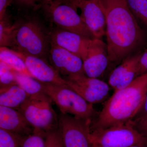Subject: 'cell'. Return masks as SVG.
<instances>
[{
  "mask_svg": "<svg viewBox=\"0 0 147 147\" xmlns=\"http://www.w3.org/2000/svg\"><path fill=\"white\" fill-rule=\"evenodd\" d=\"M45 147H64L58 129L46 132Z\"/></svg>",
  "mask_w": 147,
  "mask_h": 147,
  "instance_id": "d4e9b609",
  "label": "cell"
},
{
  "mask_svg": "<svg viewBox=\"0 0 147 147\" xmlns=\"http://www.w3.org/2000/svg\"><path fill=\"white\" fill-rule=\"evenodd\" d=\"M45 134L34 130L32 134L22 137L21 147H45Z\"/></svg>",
  "mask_w": 147,
  "mask_h": 147,
  "instance_id": "7402d4cb",
  "label": "cell"
},
{
  "mask_svg": "<svg viewBox=\"0 0 147 147\" xmlns=\"http://www.w3.org/2000/svg\"><path fill=\"white\" fill-rule=\"evenodd\" d=\"M14 24L11 23L10 18L7 13L0 20V46L9 47Z\"/></svg>",
  "mask_w": 147,
  "mask_h": 147,
  "instance_id": "44dd1931",
  "label": "cell"
},
{
  "mask_svg": "<svg viewBox=\"0 0 147 147\" xmlns=\"http://www.w3.org/2000/svg\"><path fill=\"white\" fill-rule=\"evenodd\" d=\"M42 83L44 92L62 114L91 120L98 114L93 104L87 102L67 84Z\"/></svg>",
  "mask_w": 147,
  "mask_h": 147,
  "instance_id": "277c9868",
  "label": "cell"
},
{
  "mask_svg": "<svg viewBox=\"0 0 147 147\" xmlns=\"http://www.w3.org/2000/svg\"><path fill=\"white\" fill-rule=\"evenodd\" d=\"M92 147H93V146H92Z\"/></svg>",
  "mask_w": 147,
  "mask_h": 147,
  "instance_id": "d6a6232c",
  "label": "cell"
},
{
  "mask_svg": "<svg viewBox=\"0 0 147 147\" xmlns=\"http://www.w3.org/2000/svg\"><path fill=\"white\" fill-rule=\"evenodd\" d=\"M91 119L61 113L58 129L64 147H92Z\"/></svg>",
  "mask_w": 147,
  "mask_h": 147,
  "instance_id": "ba28073f",
  "label": "cell"
},
{
  "mask_svg": "<svg viewBox=\"0 0 147 147\" xmlns=\"http://www.w3.org/2000/svg\"><path fill=\"white\" fill-rule=\"evenodd\" d=\"M146 116H147V93L145 97L144 101L142 107L133 119L138 118L141 117H146Z\"/></svg>",
  "mask_w": 147,
  "mask_h": 147,
  "instance_id": "f546056e",
  "label": "cell"
},
{
  "mask_svg": "<svg viewBox=\"0 0 147 147\" xmlns=\"http://www.w3.org/2000/svg\"><path fill=\"white\" fill-rule=\"evenodd\" d=\"M13 24L8 48L47 61L51 47L50 32L35 18L19 19Z\"/></svg>",
  "mask_w": 147,
  "mask_h": 147,
  "instance_id": "3957f363",
  "label": "cell"
},
{
  "mask_svg": "<svg viewBox=\"0 0 147 147\" xmlns=\"http://www.w3.org/2000/svg\"><path fill=\"white\" fill-rule=\"evenodd\" d=\"M128 147H147V144H138L132 145Z\"/></svg>",
  "mask_w": 147,
  "mask_h": 147,
  "instance_id": "4dcf8cb0",
  "label": "cell"
},
{
  "mask_svg": "<svg viewBox=\"0 0 147 147\" xmlns=\"http://www.w3.org/2000/svg\"><path fill=\"white\" fill-rule=\"evenodd\" d=\"M13 51L24 61L28 70L35 79L43 83L66 84L65 79L48 61L34 56Z\"/></svg>",
  "mask_w": 147,
  "mask_h": 147,
  "instance_id": "9a60e30c",
  "label": "cell"
},
{
  "mask_svg": "<svg viewBox=\"0 0 147 147\" xmlns=\"http://www.w3.org/2000/svg\"><path fill=\"white\" fill-rule=\"evenodd\" d=\"M94 147H128L147 144V138L139 133L128 123L105 128L91 130Z\"/></svg>",
  "mask_w": 147,
  "mask_h": 147,
  "instance_id": "52a82bcc",
  "label": "cell"
},
{
  "mask_svg": "<svg viewBox=\"0 0 147 147\" xmlns=\"http://www.w3.org/2000/svg\"><path fill=\"white\" fill-rule=\"evenodd\" d=\"M45 16L57 28L95 39L70 0H51L39 5Z\"/></svg>",
  "mask_w": 147,
  "mask_h": 147,
  "instance_id": "5b68a950",
  "label": "cell"
},
{
  "mask_svg": "<svg viewBox=\"0 0 147 147\" xmlns=\"http://www.w3.org/2000/svg\"><path fill=\"white\" fill-rule=\"evenodd\" d=\"M64 79L69 88L93 105L108 99L110 86L101 79L88 77L85 74H74Z\"/></svg>",
  "mask_w": 147,
  "mask_h": 147,
  "instance_id": "9c48e42d",
  "label": "cell"
},
{
  "mask_svg": "<svg viewBox=\"0 0 147 147\" xmlns=\"http://www.w3.org/2000/svg\"><path fill=\"white\" fill-rule=\"evenodd\" d=\"M45 93L30 96L18 109L36 131L46 133L58 129V115Z\"/></svg>",
  "mask_w": 147,
  "mask_h": 147,
  "instance_id": "8992f818",
  "label": "cell"
},
{
  "mask_svg": "<svg viewBox=\"0 0 147 147\" xmlns=\"http://www.w3.org/2000/svg\"><path fill=\"white\" fill-rule=\"evenodd\" d=\"M50 36L51 44L75 54L81 58L82 61L92 39L57 28L53 29L50 32Z\"/></svg>",
  "mask_w": 147,
  "mask_h": 147,
  "instance_id": "4fadbf2b",
  "label": "cell"
},
{
  "mask_svg": "<svg viewBox=\"0 0 147 147\" xmlns=\"http://www.w3.org/2000/svg\"><path fill=\"white\" fill-rule=\"evenodd\" d=\"M132 14L139 23L147 29V0H126Z\"/></svg>",
  "mask_w": 147,
  "mask_h": 147,
  "instance_id": "ffe728a7",
  "label": "cell"
},
{
  "mask_svg": "<svg viewBox=\"0 0 147 147\" xmlns=\"http://www.w3.org/2000/svg\"><path fill=\"white\" fill-rule=\"evenodd\" d=\"M0 61L15 71L33 77L28 70L24 61L13 50L8 47L0 48Z\"/></svg>",
  "mask_w": 147,
  "mask_h": 147,
  "instance_id": "ac0fdd59",
  "label": "cell"
},
{
  "mask_svg": "<svg viewBox=\"0 0 147 147\" xmlns=\"http://www.w3.org/2000/svg\"><path fill=\"white\" fill-rule=\"evenodd\" d=\"M13 1V0H0V20L5 16L7 13V9Z\"/></svg>",
  "mask_w": 147,
  "mask_h": 147,
  "instance_id": "83f0119b",
  "label": "cell"
},
{
  "mask_svg": "<svg viewBox=\"0 0 147 147\" xmlns=\"http://www.w3.org/2000/svg\"><path fill=\"white\" fill-rule=\"evenodd\" d=\"M17 84L13 69L0 61V88Z\"/></svg>",
  "mask_w": 147,
  "mask_h": 147,
  "instance_id": "603a6c76",
  "label": "cell"
},
{
  "mask_svg": "<svg viewBox=\"0 0 147 147\" xmlns=\"http://www.w3.org/2000/svg\"></svg>",
  "mask_w": 147,
  "mask_h": 147,
  "instance_id": "836d02e7",
  "label": "cell"
},
{
  "mask_svg": "<svg viewBox=\"0 0 147 147\" xmlns=\"http://www.w3.org/2000/svg\"><path fill=\"white\" fill-rule=\"evenodd\" d=\"M147 72V48L142 52L138 68V76Z\"/></svg>",
  "mask_w": 147,
  "mask_h": 147,
  "instance_id": "4316f807",
  "label": "cell"
},
{
  "mask_svg": "<svg viewBox=\"0 0 147 147\" xmlns=\"http://www.w3.org/2000/svg\"><path fill=\"white\" fill-rule=\"evenodd\" d=\"M51 1V0H42L41 2V3L40 4L44 3L47 2L49 1Z\"/></svg>",
  "mask_w": 147,
  "mask_h": 147,
  "instance_id": "1f68e13d",
  "label": "cell"
},
{
  "mask_svg": "<svg viewBox=\"0 0 147 147\" xmlns=\"http://www.w3.org/2000/svg\"><path fill=\"white\" fill-rule=\"evenodd\" d=\"M18 5L22 6L27 7H34L38 8V5L36 3L38 0H13Z\"/></svg>",
  "mask_w": 147,
  "mask_h": 147,
  "instance_id": "f1b7e54d",
  "label": "cell"
},
{
  "mask_svg": "<svg viewBox=\"0 0 147 147\" xmlns=\"http://www.w3.org/2000/svg\"><path fill=\"white\" fill-rule=\"evenodd\" d=\"M0 129L22 137L34 131V128L20 111L2 105H0Z\"/></svg>",
  "mask_w": 147,
  "mask_h": 147,
  "instance_id": "2e32d148",
  "label": "cell"
},
{
  "mask_svg": "<svg viewBox=\"0 0 147 147\" xmlns=\"http://www.w3.org/2000/svg\"><path fill=\"white\" fill-rule=\"evenodd\" d=\"M22 137L0 129V147H21Z\"/></svg>",
  "mask_w": 147,
  "mask_h": 147,
  "instance_id": "cb8c5ba5",
  "label": "cell"
},
{
  "mask_svg": "<svg viewBox=\"0 0 147 147\" xmlns=\"http://www.w3.org/2000/svg\"><path fill=\"white\" fill-rule=\"evenodd\" d=\"M48 60L61 76H64V78L74 74H85L82 59L59 46L51 44Z\"/></svg>",
  "mask_w": 147,
  "mask_h": 147,
  "instance_id": "7c38bea8",
  "label": "cell"
},
{
  "mask_svg": "<svg viewBox=\"0 0 147 147\" xmlns=\"http://www.w3.org/2000/svg\"><path fill=\"white\" fill-rule=\"evenodd\" d=\"M128 123L139 133L147 138V116L132 119Z\"/></svg>",
  "mask_w": 147,
  "mask_h": 147,
  "instance_id": "484cf974",
  "label": "cell"
},
{
  "mask_svg": "<svg viewBox=\"0 0 147 147\" xmlns=\"http://www.w3.org/2000/svg\"><path fill=\"white\" fill-rule=\"evenodd\" d=\"M83 62L86 76L100 79L109 67L107 44L100 39H92Z\"/></svg>",
  "mask_w": 147,
  "mask_h": 147,
  "instance_id": "8fae6325",
  "label": "cell"
},
{
  "mask_svg": "<svg viewBox=\"0 0 147 147\" xmlns=\"http://www.w3.org/2000/svg\"><path fill=\"white\" fill-rule=\"evenodd\" d=\"M142 52L129 56L111 71L108 84L114 91L127 87L138 77V65Z\"/></svg>",
  "mask_w": 147,
  "mask_h": 147,
  "instance_id": "5bb4252c",
  "label": "cell"
},
{
  "mask_svg": "<svg viewBox=\"0 0 147 147\" xmlns=\"http://www.w3.org/2000/svg\"><path fill=\"white\" fill-rule=\"evenodd\" d=\"M81 11L82 20L95 38L106 34V17L100 0H70Z\"/></svg>",
  "mask_w": 147,
  "mask_h": 147,
  "instance_id": "30bf717a",
  "label": "cell"
},
{
  "mask_svg": "<svg viewBox=\"0 0 147 147\" xmlns=\"http://www.w3.org/2000/svg\"><path fill=\"white\" fill-rule=\"evenodd\" d=\"M16 83L27 93L29 96L45 93L42 82L32 76L13 70Z\"/></svg>",
  "mask_w": 147,
  "mask_h": 147,
  "instance_id": "d6986e66",
  "label": "cell"
},
{
  "mask_svg": "<svg viewBox=\"0 0 147 147\" xmlns=\"http://www.w3.org/2000/svg\"><path fill=\"white\" fill-rule=\"evenodd\" d=\"M29 96L17 84L0 88V105L18 110Z\"/></svg>",
  "mask_w": 147,
  "mask_h": 147,
  "instance_id": "e0dca14e",
  "label": "cell"
},
{
  "mask_svg": "<svg viewBox=\"0 0 147 147\" xmlns=\"http://www.w3.org/2000/svg\"><path fill=\"white\" fill-rule=\"evenodd\" d=\"M147 93V72L127 87L114 92L100 112L91 121V130L125 124L142 107Z\"/></svg>",
  "mask_w": 147,
  "mask_h": 147,
  "instance_id": "7a4b0ae2",
  "label": "cell"
},
{
  "mask_svg": "<svg viewBox=\"0 0 147 147\" xmlns=\"http://www.w3.org/2000/svg\"><path fill=\"white\" fill-rule=\"evenodd\" d=\"M100 1L106 17L108 68L113 70L129 56L142 52L146 44V35L129 8L126 0Z\"/></svg>",
  "mask_w": 147,
  "mask_h": 147,
  "instance_id": "6da1fadb",
  "label": "cell"
}]
</instances>
